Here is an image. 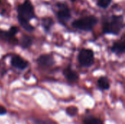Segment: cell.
<instances>
[{
  "label": "cell",
  "instance_id": "cell-1",
  "mask_svg": "<svg viewBox=\"0 0 125 124\" xmlns=\"http://www.w3.org/2000/svg\"><path fill=\"white\" fill-rule=\"evenodd\" d=\"M124 27V17L122 15H113L103 21V32L105 34L119 35Z\"/></svg>",
  "mask_w": 125,
  "mask_h": 124
},
{
  "label": "cell",
  "instance_id": "cell-2",
  "mask_svg": "<svg viewBox=\"0 0 125 124\" xmlns=\"http://www.w3.org/2000/svg\"><path fill=\"white\" fill-rule=\"evenodd\" d=\"M98 23V18L94 15H88L75 20L72 23V26L78 30L89 31H92Z\"/></svg>",
  "mask_w": 125,
  "mask_h": 124
},
{
  "label": "cell",
  "instance_id": "cell-3",
  "mask_svg": "<svg viewBox=\"0 0 125 124\" xmlns=\"http://www.w3.org/2000/svg\"><path fill=\"white\" fill-rule=\"evenodd\" d=\"M17 12L18 19L29 21L36 18L34 6L29 0H25L22 4H19L17 7Z\"/></svg>",
  "mask_w": 125,
  "mask_h": 124
},
{
  "label": "cell",
  "instance_id": "cell-4",
  "mask_svg": "<svg viewBox=\"0 0 125 124\" xmlns=\"http://www.w3.org/2000/svg\"><path fill=\"white\" fill-rule=\"evenodd\" d=\"M56 5L57 7V11L56 12V18L61 24L65 26L71 18L70 9L65 2L59 1Z\"/></svg>",
  "mask_w": 125,
  "mask_h": 124
},
{
  "label": "cell",
  "instance_id": "cell-5",
  "mask_svg": "<svg viewBox=\"0 0 125 124\" xmlns=\"http://www.w3.org/2000/svg\"><path fill=\"white\" fill-rule=\"evenodd\" d=\"M78 61L81 67H90L94 62V54L93 50L89 48L81 49L78 56Z\"/></svg>",
  "mask_w": 125,
  "mask_h": 124
},
{
  "label": "cell",
  "instance_id": "cell-6",
  "mask_svg": "<svg viewBox=\"0 0 125 124\" xmlns=\"http://www.w3.org/2000/svg\"><path fill=\"white\" fill-rule=\"evenodd\" d=\"M37 63L38 66L43 69H48L51 67L55 61L53 57L50 54H42L37 58Z\"/></svg>",
  "mask_w": 125,
  "mask_h": 124
},
{
  "label": "cell",
  "instance_id": "cell-7",
  "mask_svg": "<svg viewBox=\"0 0 125 124\" xmlns=\"http://www.w3.org/2000/svg\"><path fill=\"white\" fill-rule=\"evenodd\" d=\"M12 67L17 69L23 70L29 67V62L18 55H12L10 59Z\"/></svg>",
  "mask_w": 125,
  "mask_h": 124
},
{
  "label": "cell",
  "instance_id": "cell-8",
  "mask_svg": "<svg viewBox=\"0 0 125 124\" xmlns=\"http://www.w3.org/2000/svg\"><path fill=\"white\" fill-rule=\"evenodd\" d=\"M0 39L12 45H17L19 43V40L18 39L16 36H13L12 34H11L9 31H5L2 29H0Z\"/></svg>",
  "mask_w": 125,
  "mask_h": 124
},
{
  "label": "cell",
  "instance_id": "cell-9",
  "mask_svg": "<svg viewBox=\"0 0 125 124\" xmlns=\"http://www.w3.org/2000/svg\"><path fill=\"white\" fill-rule=\"evenodd\" d=\"M63 75L65 77V79L69 83H75L79 80V75L78 74L73 70L70 67H67L64 69L63 70Z\"/></svg>",
  "mask_w": 125,
  "mask_h": 124
},
{
  "label": "cell",
  "instance_id": "cell-10",
  "mask_svg": "<svg viewBox=\"0 0 125 124\" xmlns=\"http://www.w3.org/2000/svg\"><path fill=\"white\" fill-rule=\"evenodd\" d=\"M124 36L125 35H123V37H122L120 40L116 41L111 48V51L116 55H122L125 53V41Z\"/></svg>",
  "mask_w": 125,
  "mask_h": 124
},
{
  "label": "cell",
  "instance_id": "cell-11",
  "mask_svg": "<svg viewBox=\"0 0 125 124\" xmlns=\"http://www.w3.org/2000/svg\"><path fill=\"white\" fill-rule=\"evenodd\" d=\"M33 44V38L27 34H24L21 37L20 39L18 45H21V47L23 49H28Z\"/></svg>",
  "mask_w": 125,
  "mask_h": 124
},
{
  "label": "cell",
  "instance_id": "cell-12",
  "mask_svg": "<svg viewBox=\"0 0 125 124\" xmlns=\"http://www.w3.org/2000/svg\"><path fill=\"white\" fill-rule=\"evenodd\" d=\"M97 86L102 91H107V90H108L110 88V86H111V83H110L109 79L107 77H105V76L100 77L98 79V80H97Z\"/></svg>",
  "mask_w": 125,
  "mask_h": 124
},
{
  "label": "cell",
  "instance_id": "cell-13",
  "mask_svg": "<svg viewBox=\"0 0 125 124\" xmlns=\"http://www.w3.org/2000/svg\"><path fill=\"white\" fill-rule=\"evenodd\" d=\"M54 23V21L52 18L46 16L42 18V26L44 29L45 31L49 32L51 29V27L53 26Z\"/></svg>",
  "mask_w": 125,
  "mask_h": 124
},
{
  "label": "cell",
  "instance_id": "cell-14",
  "mask_svg": "<svg viewBox=\"0 0 125 124\" xmlns=\"http://www.w3.org/2000/svg\"><path fill=\"white\" fill-rule=\"evenodd\" d=\"M83 124H104L103 121L98 118H95L94 116H88L85 117L83 120Z\"/></svg>",
  "mask_w": 125,
  "mask_h": 124
},
{
  "label": "cell",
  "instance_id": "cell-15",
  "mask_svg": "<svg viewBox=\"0 0 125 124\" xmlns=\"http://www.w3.org/2000/svg\"><path fill=\"white\" fill-rule=\"evenodd\" d=\"M19 24L21 25V26L26 30V31L29 32H31L34 30V27L29 23V21L27 20H21V19H18Z\"/></svg>",
  "mask_w": 125,
  "mask_h": 124
},
{
  "label": "cell",
  "instance_id": "cell-16",
  "mask_svg": "<svg viewBox=\"0 0 125 124\" xmlns=\"http://www.w3.org/2000/svg\"><path fill=\"white\" fill-rule=\"evenodd\" d=\"M78 113V109L75 106H70L66 108V113L70 116V117H74Z\"/></svg>",
  "mask_w": 125,
  "mask_h": 124
},
{
  "label": "cell",
  "instance_id": "cell-17",
  "mask_svg": "<svg viewBox=\"0 0 125 124\" xmlns=\"http://www.w3.org/2000/svg\"><path fill=\"white\" fill-rule=\"evenodd\" d=\"M111 1L112 0H97V4L100 8L106 9L110 6Z\"/></svg>",
  "mask_w": 125,
  "mask_h": 124
},
{
  "label": "cell",
  "instance_id": "cell-18",
  "mask_svg": "<svg viewBox=\"0 0 125 124\" xmlns=\"http://www.w3.org/2000/svg\"><path fill=\"white\" fill-rule=\"evenodd\" d=\"M9 31L11 34H12L13 36H16V34H18V32L19 31V29L17 26H12L10 27V29H9Z\"/></svg>",
  "mask_w": 125,
  "mask_h": 124
},
{
  "label": "cell",
  "instance_id": "cell-19",
  "mask_svg": "<svg viewBox=\"0 0 125 124\" xmlns=\"http://www.w3.org/2000/svg\"><path fill=\"white\" fill-rule=\"evenodd\" d=\"M35 124H55L56 123H53L50 121H42V120H36L34 121Z\"/></svg>",
  "mask_w": 125,
  "mask_h": 124
},
{
  "label": "cell",
  "instance_id": "cell-20",
  "mask_svg": "<svg viewBox=\"0 0 125 124\" xmlns=\"http://www.w3.org/2000/svg\"><path fill=\"white\" fill-rule=\"evenodd\" d=\"M7 113V109L4 107L0 105V115H4Z\"/></svg>",
  "mask_w": 125,
  "mask_h": 124
},
{
  "label": "cell",
  "instance_id": "cell-21",
  "mask_svg": "<svg viewBox=\"0 0 125 124\" xmlns=\"http://www.w3.org/2000/svg\"><path fill=\"white\" fill-rule=\"evenodd\" d=\"M70 1H72V2H74V1H76V0H70Z\"/></svg>",
  "mask_w": 125,
  "mask_h": 124
}]
</instances>
